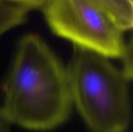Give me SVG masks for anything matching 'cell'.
<instances>
[{"label":"cell","instance_id":"obj_1","mask_svg":"<svg viewBox=\"0 0 133 132\" xmlns=\"http://www.w3.org/2000/svg\"><path fill=\"white\" fill-rule=\"evenodd\" d=\"M2 89L0 109L11 124L50 131L71 115L67 68L37 34H26L19 41Z\"/></svg>","mask_w":133,"mask_h":132},{"label":"cell","instance_id":"obj_2","mask_svg":"<svg viewBox=\"0 0 133 132\" xmlns=\"http://www.w3.org/2000/svg\"><path fill=\"white\" fill-rule=\"evenodd\" d=\"M75 105L93 132H126L132 118L129 80L110 58L74 46L67 67Z\"/></svg>","mask_w":133,"mask_h":132},{"label":"cell","instance_id":"obj_3","mask_svg":"<svg viewBox=\"0 0 133 132\" xmlns=\"http://www.w3.org/2000/svg\"><path fill=\"white\" fill-rule=\"evenodd\" d=\"M42 8L51 31L73 46L108 58L124 55V32L90 0H48Z\"/></svg>","mask_w":133,"mask_h":132},{"label":"cell","instance_id":"obj_4","mask_svg":"<svg viewBox=\"0 0 133 132\" xmlns=\"http://www.w3.org/2000/svg\"><path fill=\"white\" fill-rule=\"evenodd\" d=\"M122 31L132 28V0H90Z\"/></svg>","mask_w":133,"mask_h":132},{"label":"cell","instance_id":"obj_5","mask_svg":"<svg viewBox=\"0 0 133 132\" xmlns=\"http://www.w3.org/2000/svg\"><path fill=\"white\" fill-rule=\"evenodd\" d=\"M29 7L11 0H0V37L7 31L23 23Z\"/></svg>","mask_w":133,"mask_h":132},{"label":"cell","instance_id":"obj_6","mask_svg":"<svg viewBox=\"0 0 133 132\" xmlns=\"http://www.w3.org/2000/svg\"><path fill=\"white\" fill-rule=\"evenodd\" d=\"M13 2H19L20 4H23L27 7H29L30 9H37L40 7H43L48 0H11Z\"/></svg>","mask_w":133,"mask_h":132},{"label":"cell","instance_id":"obj_7","mask_svg":"<svg viewBox=\"0 0 133 132\" xmlns=\"http://www.w3.org/2000/svg\"><path fill=\"white\" fill-rule=\"evenodd\" d=\"M11 123L0 109V132H10Z\"/></svg>","mask_w":133,"mask_h":132}]
</instances>
